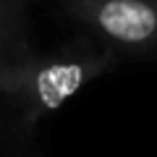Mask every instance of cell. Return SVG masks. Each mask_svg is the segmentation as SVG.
<instances>
[{
	"instance_id": "cell-2",
	"label": "cell",
	"mask_w": 157,
	"mask_h": 157,
	"mask_svg": "<svg viewBox=\"0 0 157 157\" xmlns=\"http://www.w3.org/2000/svg\"><path fill=\"white\" fill-rule=\"evenodd\" d=\"M68 11L110 47L157 45V0H68Z\"/></svg>"
},
{
	"instance_id": "cell-1",
	"label": "cell",
	"mask_w": 157,
	"mask_h": 157,
	"mask_svg": "<svg viewBox=\"0 0 157 157\" xmlns=\"http://www.w3.org/2000/svg\"><path fill=\"white\" fill-rule=\"evenodd\" d=\"M115 66V50L100 39H73L50 52L32 47L24 55L0 63V97L26 121L37 126L39 118L60 107L84 84Z\"/></svg>"
},
{
	"instance_id": "cell-3",
	"label": "cell",
	"mask_w": 157,
	"mask_h": 157,
	"mask_svg": "<svg viewBox=\"0 0 157 157\" xmlns=\"http://www.w3.org/2000/svg\"><path fill=\"white\" fill-rule=\"evenodd\" d=\"M32 0H0V63L32 50L26 6Z\"/></svg>"
}]
</instances>
